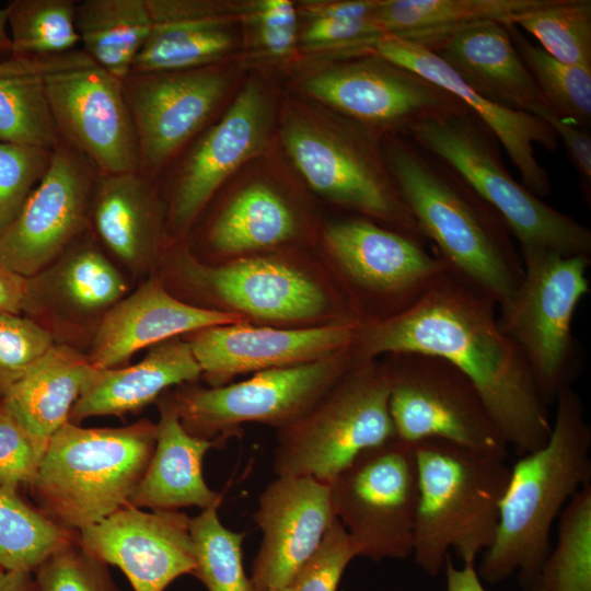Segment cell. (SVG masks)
<instances>
[{
    "mask_svg": "<svg viewBox=\"0 0 591 591\" xmlns=\"http://www.w3.org/2000/svg\"><path fill=\"white\" fill-rule=\"evenodd\" d=\"M496 302L449 268L410 308L358 326L356 358L418 352L463 372L509 448L521 456L548 439L552 420L529 366L501 332Z\"/></svg>",
    "mask_w": 591,
    "mask_h": 591,
    "instance_id": "obj_1",
    "label": "cell"
},
{
    "mask_svg": "<svg viewBox=\"0 0 591 591\" xmlns=\"http://www.w3.org/2000/svg\"><path fill=\"white\" fill-rule=\"evenodd\" d=\"M382 150L419 230L448 268L497 305L507 300L521 283L524 267L502 217L412 138L387 136Z\"/></svg>",
    "mask_w": 591,
    "mask_h": 591,
    "instance_id": "obj_2",
    "label": "cell"
},
{
    "mask_svg": "<svg viewBox=\"0 0 591 591\" xmlns=\"http://www.w3.org/2000/svg\"><path fill=\"white\" fill-rule=\"evenodd\" d=\"M547 441L510 468L493 544L482 554L479 578L498 583L519 573L528 590L549 549L555 519L591 482V429L578 393L557 395Z\"/></svg>",
    "mask_w": 591,
    "mask_h": 591,
    "instance_id": "obj_3",
    "label": "cell"
},
{
    "mask_svg": "<svg viewBox=\"0 0 591 591\" xmlns=\"http://www.w3.org/2000/svg\"><path fill=\"white\" fill-rule=\"evenodd\" d=\"M418 506L413 552L430 576L453 551L475 564L493 544L510 476L506 456L442 440L414 443Z\"/></svg>",
    "mask_w": 591,
    "mask_h": 591,
    "instance_id": "obj_4",
    "label": "cell"
},
{
    "mask_svg": "<svg viewBox=\"0 0 591 591\" xmlns=\"http://www.w3.org/2000/svg\"><path fill=\"white\" fill-rule=\"evenodd\" d=\"M157 441V424L115 428L67 421L50 438L28 487L35 507L57 525L79 532L128 506Z\"/></svg>",
    "mask_w": 591,
    "mask_h": 591,
    "instance_id": "obj_5",
    "label": "cell"
},
{
    "mask_svg": "<svg viewBox=\"0 0 591 591\" xmlns=\"http://www.w3.org/2000/svg\"><path fill=\"white\" fill-rule=\"evenodd\" d=\"M407 137L456 171L502 217L520 254H591V231L518 183L502 162L498 139L468 108L427 120Z\"/></svg>",
    "mask_w": 591,
    "mask_h": 591,
    "instance_id": "obj_6",
    "label": "cell"
},
{
    "mask_svg": "<svg viewBox=\"0 0 591 591\" xmlns=\"http://www.w3.org/2000/svg\"><path fill=\"white\" fill-rule=\"evenodd\" d=\"M389 394L384 364L355 357L305 415L278 430L275 474L329 483L359 454L395 439Z\"/></svg>",
    "mask_w": 591,
    "mask_h": 591,
    "instance_id": "obj_7",
    "label": "cell"
},
{
    "mask_svg": "<svg viewBox=\"0 0 591 591\" xmlns=\"http://www.w3.org/2000/svg\"><path fill=\"white\" fill-rule=\"evenodd\" d=\"M524 274L497 305L499 328L519 348L546 404L571 385L579 367L572 318L589 293L590 255L521 254Z\"/></svg>",
    "mask_w": 591,
    "mask_h": 591,
    "instance_id": "obj_8",
    "label": "cell"
},
{
    "mask_svg": "<svg viewBox=\"0 0 591 591\" xmlns=\"http://www.w3.org/2000/svg\"><path fill=\"white\" fill-rule=\"evenodd\" d=\"M155 276L194 306L279 324L313 321L331 311L325 291L293 266L269 257L207 264L187 239L166 244Z\"/></svg>",
    "mask_w": 591,
    "mask_h": 591,
    "instance_id": "obj_9",
    "label": "cell"
},
{
    "mask_svg": "<svg viewBox=\"0 0 591 591\" xmlns=\"http://www.w3.org/2000/svg\"><path fill=\"white\" fill-rule=\"evenodd\" d=\"M281 132L291 160L315 192L394 231L426 240L386 166L376 131L352 119L348 126L322 128L293 117Z\"/></svg>",
    "mask_w": 591,
    "mask_h": 591,
    "instance_id": "obj_10",
    "label": "cell"
},
{
    "mask_svg": "<svg viewBox=\"0 0 591 591\" xmlns=\"http://www.w3.org/2000/svg\"><path fill=\"white\" fill-rule=\"evenodd\" d=\"M355 360L352 347L327 358L265 370L221 386L185 383L171 390L179 421L200 439L222 443L241 425L258 422L277 430L305 415Z\"/></svg>",
    "mask_w": 591,
    "mask_h": 591,
    "instance_id": "obj_11",
    "label": "cell"
},
{
    "mask_svg": "<svg viewBox=\"0 0 591 591\" xmlns=\"http://www.w3.org/2000/svg\"><path fill=\"white\" fill-rule=\"evenodd\" d=\"M328 484L335 517L358 556L379 561L412 555L418 506L413 444L395 438L369 449Z\"/></svg>",
    "mask_w": 591,
    "mask_h": 591,
    "instance_id": "obj_12",
    "label": "cell"
},
{
    "mask_svg": "<svg viewBox=\"0 0 591 591\" xmlns=\"http://www.w3.org/2000/svg\"><path fill=\"white\" fill-rule=\"evenodd\" d=\"M385 356L389 408L398 440H442L507 457L508 443L463 372L431 355Z\"/></svg>",
    "mask_w": 591,
    "mask_h": 591,
    "instance_id": "obj_13",
    "label": "cell"
},
{
    "mask_svg": "<svg viewBox=\"0 0 591 591\" xmlns=\"http://www.w3.org/2000/svg\"><path fill=\"white\" fill-rule=\"evenodd\" d=\"M327 250L354 292L360 324L389 318L415 304L447 271L438 253L409 235L351 218L324 230ZM368 322V323H369Z\"/></svg>",
    "mask_w": 591,
    "mask_h": 591,
    "instance_id": "obj_14",
    "label": "cell"
},
{
    "mask_svg": "<svg viewBox=\"0 0 591 591\" xmlns=\"http://www.w3.org/2000/svg\"><path fill=\"white\" fill-rule=\"evenodd\" d=\"M135 286L88 230L26 278L21 314L42 327L54 344L86 354L106 314Z\"/></svg>",
    "mask_w": 591,
    "mask_h": 591,
    "instance_id": "obj_15",
    "label": "cell"
},
{
    "mask_svg": "<svg viewBox=\"0 0 591 591\" xmlns=\"http://www.w3.org/2000/svg\"><path fill=\"white\" fill-rule=\"evenodd\" d=\"M366 57L308 77L304 91L350 119L393 136H408L427 120L467 109L418 73L372 53Z\"/></svg>",
    "mask_w": 591,
    "mask_h": 591,
    "instance_id": "obj_16",
    "label": "cell"
},
{
    "mask_svg": "<svg viewBox=\"0 0 591 591\" xmlns=\"http://www.w3.org/2000/svg\"><path fill=\"white\" fill-rule=\"evenodd\" d=\"M229 80L220 68L130 72L123 81L136 129L139 166L157 179L204 130L222 101Z\"/></svg>",
    "mask_w": 591,
    "mask_h": 591,
    "instance_id": "obj_17",
    "label": "cell"
},
{
    "mask_svg": "<svg viewBox=\"0 0 591 591\" xmlns=\"http://www.w3.org/2000/svg\"><path fill=\"white\" fill-rule=\"evenodd\" d=\"M96 175L92 164L60 139L47 171L0 234V260L27 278L63 253L89 230Z\"/></svg>",
    "mask_w": 591,
    "mask_h": 591,
    "instance_id": "obj_18",
    "label": "cell"
},
{
    "mask_svg": "<svg viewBox=\"0 0 591 591\" xmlns=\"http://www.w3.org/2000/svg\"><path fill=\"white\" fill-rule=\"evenodd\" d=\"M46 95L58 136L101 174L138 171V141L123 81L92 60L57 70Z\"/></svg>",
    "mask_w": 591,
    "mask_h": 591,
    "instance_id": "obj_19",
    "label": "cell"
},
{
    "mask_svg": "<svg viewBox=\"0 0 591 591\" xmlns=\"http://www.w3.org/2000/svg\"><path fill=\"white\" fill-rule=\"evenodd\" d=\"M269 105L259 83L248 82L223 116L195 138L164 195L166 244L186 239L223 182L259 153L267 136Z\"/></svg>",
    "mask_w": 591,
    "mask_h": 591,
    "instance_id": "obj_20",
    "label": "cell"
},
{
    "mask_svg": "<svg viewBox=\"0 0 591 591\" xmlns=\"http://www.w3.org/2000/svg\"><path fill=\"white\" fill-rule=\"evenodd\" d=\"M359 323L303 328L255 326L242 322L204 327L182 336L209 386L240 374L314 362L354 346Z\"/></svg>",
    "mask_w": 591,
    "mask_h": 591,
    "instance_id": "obj_21",
    "label": "cell"
},
{
    "mask_svg": "<svg viewBox=\"0 0 591 591\" xmlns=\"http://www.w3.org/2000/svg\"><path fill=\"white\" fill-rule=\"evenodd\" d=\"M192 518L179 510L143 511L126 506L78 532L88 552L114 565L134 591H164L196 568Z\"/></svg>",
    "mask_w": 591,
    "mask_h": 591,
    "instance_id": "obj_22",
    "label": "cell"
},
{
    "mask_svg": "<svg viewBox=\"0 0 591 591\" xmlns=\"http://www.w3.org/2000/svg\"><path fill=\"white\" fill-rule=\"evenodd\" d=\"M253 517L263 532L251 577L255 591L290 587L336 518L329 484L277 476L259 495Z\"/></svg>",
    "mask_w": 591,
    "mask_h": 591,
    "instance_id": "obj_23",
    "label": "cell"
},
{
    "mask_svg": "<svg viewBox=\"0 0 591 591\" xmlns=\"http://www.w3.org/2000/svg\"><path fill=\"white\" fill-rule=\"evenodd\" d=\"M167 205L158 181L139 171L97 173L89 231L135 283L155 275L166 246Z\"/></svg>",
    "mask_w": 591,
    "mask_h": 591,
    "instance_id": "obj_24",
    "label": "cell"
},
{
    "mask_svg": "<svg viewBox=\"0 0 591 591\" xmlns=\"http://www.w3.org/2000/svg\"><path fill=\"white\" fill-rule=\"evenodd\" d=\"M372 54L418 73L456 96L496 136L520 172L522 185L538 198L549 195L548 173L538 164L534 144L553 151L558 138L544 120L483 99L434 53L418 44L385 36L375 44Z\"/></svg>",
    "mask_w": 591,
    "mask_h": 591,
    "instance_id": "obj_25",
    "label": "cell"
},
{
    "mask_svg": "<svg viewBox=\"0 0 591 591\" xmlns=\"http://www.w3.org/2000/svg\"><path fill=\"white\" fill-rule=\"evenodd\" d=\"M242 321L233 313L181 301L153 275L136 285L106 314L86 356L94 368H120L143 348L204 327Z\"/></svg>",
    "mask_w": 591,
    "mask_h": 591,
    "instance_id": "obj_26",
    "label": "cell"
},
{
    "mask_svg": "<svg viewBox=\"0 0 591 591\" xmlns=\"http://www.w3.org/2000/svg\"><path fill=\"white\" fill-rule=\"evenodd\" d=\"M427 49L473 92L494 104L540 119L553 111L502 23L480 21L462 26Z\"/></svg>",
    "mask_w": 591,
    "mask_h": 591,
    "instance_id": "obj_27",
    "label": "cell"
},
{
    "mask_svg": "<svg viewBox=\"0 0 591 591\" xmlns=\"http://www.w3.org/2000/svg\"><path fill=\"white\" fill-rule=\"evenodd\" d=\"M199 378L201 370L188 343L182 336L166 339L149 347L134 366L94 368L69 421L79 425L89 417L139 413L165 391Z\"/></svg>",
    "mask_w": 591,
    "mask_h": 591,
    "instance_id": "obj_28",
    "label": "cell"
},
{
    "mask_svg": "<svg viewBox=\"0 0 591 591\" xmlns=\"http://www.w3.org/2000/svg\"><path fill=\"white\" fill-rule=\"evenodd\" d=\"M155 403L160 416L155 448L128 505L158 511L186 507L205 509L222 501V495L206 484L202 461L208 450L224 443L188 433L179 421L171 390Z\"/></svg>",
    "mask_w": 591,
    "mask_h": 591,
    "instance_id": "obj_29",
    "label": "cell"
},
{
    "mask_svg": "<svg viewBox=\"0 0 591 591\" xmlns=\"http://www.w3.org/2000/svg\"><path fill=\"white\" fill-rule=\"evenodd\" d=\"M151 31L131 72H160L213 65L232 46L228 19L208 1L147 0Z\"/></svg>",
    "mask_w": 591,
    "mask_h": 591,
    "instance_id": "obj_30",
    "label": "cell"
},
{
    "mask_svg": "<svg viewBox=\"0 0 591 591\" xmlns=\"http://www.w3.org/2000/svg\"><path fill=\"white\" fill-rule=\"evenodd\" d=\"M93 370L85 352L54 344L0 403L44 453Z\"/></svg>",
    "mask_w": 591,
    "mask_h": 591,
    "instance_id": "obj_31",
    "label": "cell"
},
{
    "mask_svg": "<svg viewBox=\"0 0 591 591\" xmlns=\"http://www.w3.org/2000/svg\"><path fill=\"white\" fill-rule=\"evenodd\" d=\"M89 59L79 48L60 56L9 55L0 60V141L53 150L60 138L47 101L46 79Z\"/></svg>",
    "mask_w": 591,
    "mask_h": 591,
    "instance_id": "obj_32",
    "label": "cell"
},
{
    "mask_svg": "<svg viewBox=\"0 0 591 591\" xmlns=\"http://www.w3.org/2000/svg\"><path fill=\"white\" fill-rule=\"evenodd\" d=\"M546 0H381L375 21L386 36L426 48L480 21L511 23Z\"/></svg>",
    "mask_w": 591,
    "mask_h": 591,
    "instance_id": "obj_33",
    "label": "cell"
},
{
    "mask_svg": "<svg viewBox=\"0 0 591 591\" xmlns=\"http://www.w3.org/2000/svg\"><path fill=\"white\" fill-rule=\"evenodd\" d=\"M81 50L124 81L151 31L147 0H83L76 4Z\"/></svg>",
    "mask_w": 591,
    "mask_h": 591,
    "instance_id": "obj_34",
    "label": "cell"
},
{
    "mask_svg": "<svg viewBox=\"0 0 591 591\" xmlns=\"http://www.w3.org/2000/svg\"><path fill=\"white\" fill-rule=\"evenodd\" d=\"M297 233L294 216L271 187L254 183L240 190L213 217L206 243L220 255H235L273 247Z\"/></svg>",
    "mask_w": 591,
    "mask_h": 591,
    "instance_id": "obj_35",
    "label": "cell"
},
{
    "mask_svg": "<svg viewBox=\"0 0 591 591\" xmlns=\"http://www.w3.org/2000/svg\"><path fill=\"white\" fill-rule=\"evenodd\" d=\"M559 515L555 545L528 591H591V482Z\"/></svg>",
    "mask_w": 591,
    "mask_h": 591,
    "instance_id": "obj_36",
    "label": "cell"
},
{
    "mask_svg": "<svg viewBox=\"0 0 591 591\" xmlns=\"http://www.w3.org/2000/svg\"><path fill=\"white\" fill-rule=\"evenodd\" d=\"M20 494L0 489V569L33 572L54 551L76 540Z\"/></svg>",
    "mask_w": 591,
    "mask_h": 591,
    "instance_id": "obj_37",
    "label": "cell"
},
{
    "mask_svg": "<svg viewBox=\"0 0 591 591\" xmlns=\"http://www.w3.org/2000/svg\"><path fill=\"white\" fill-rule=\"evenodd\" d=\"M73 0H15L9 3V55L60 56L79 48Z\"/></svg>",
    "mask_w": 591,
    "mask_h": 591,
    "instance_id": "obj_38",
    "label": "cell"
},
{
    "mask_svg": "<svg viewBox=\"0 0 591 591\" xmlns=\"http://www.w3.org/2000/svg\"><path fill=\"white\" fill-rule=\"evenodd\" d=\"M511 42L552 109L588 128L591 123V70L564 63L533 44L515 25L505 24Z\"/></svg>",
    "mask_w": 591,
    "mask_h": 591,
    "instance_id": "obj_39",
    "label": "cell"
},
{
    "mask_svg": "<svg viewBox=\"0 0 591 591\" xmlns=\"http://www.w3.org/2000/svg\"><path fill=\"white\" fill-rule=\"evenodd\" d=\"M511 24L530 33L555 59L591 70L590 0H546Z\"/></svg>",
    "mask_w": 591,
    "mask_h": 591,
    "instance_id": "obj_40",
    "label": "cell"
},
{
    "mask_svg": "<svg viewBox=\"0 0 591 591\" xmlns=\"http://www.w3.org/2000/svg\"><path fill=\"white\" fill-rule=\"evenodd\" d=\"M218 501L192 518L190 531L195 544L194 576L209 591H255L243 567L245 533L231 531L219 518Z\"/></svg>",
    "mask_w": 591,
    "mask_h": 591,
    "instance_id": "obj_41",
    "label": "cell"
},
{
    "mask_svg": "<svg viewBox=\"0 0 591 591\" xmlns=\"http://www.w3.org/2000/svg\"><path fill=\"white\" fill-rule=\"evenodd\" d=\"M108 566L76 540L49 554L32 572L34 591H120Z\"/></svg>",
    "mask_w": 591,
    "mask_h": 591,
    "instance_id": "obj_42",
    "label": "cell"
},
{
    "mask_svg": "<svg viewBox=\"0 0 591 591\" xmlns=\"http://www.w3.org/2000/svg\"><path fill=\"white\" fill-rule=\"evenodd\" d=\"M50 157L48 149L0 141V234L47 171Z\"/></svg>",
    "mask_w": 591,
    "mask_h": 591,
    "instance_id": "obj_43",
    "label": "cell"
},
{
    "mask_svg": "<svg viewBox=\"0 0 591 591\" xmlns=\"http://www.w3.org/2000/svg\"><path fill=\"white\" fill-rule=\"evenodd\" d=\"M53 345L50 336L32 320L0 313V402Z\"/></svg>",
    "mask_w": 591,
    "mask_h": 591,
    "instance_id": "obj_44",
    "label": "cell"
},
{
    "mask_svg": "<svg viewBox=\"0 0 591 591\" xmlns=\"http://www.w3.org/2000/svg\"><path fill=\"white\" fill-rule=\"evenodd\" d=\"M356 556L358 553L351 538L335 518L290 587L293 591H336L346 567Z\"/></svg>",
    "mask_w": 591,
    "mask_h": 591,
    "instance_id": "obj_45",
    "label": "cell"
},
{
    "mask_svg": "<svg viewBox=\"0 0 591 591\" xmlns=\"http://www.w3.org/2000/svg\"><path fill=\"white\" fill-rule=\"evenodd\" d=\"M42 450L0 403V489H28L39 466Z\"/></svg>",
    "mask_w": 591,
    "mask_h": 591,
    "instance_id": "obj_46",
    "label": "cell"
},
{
    "mask_svg": "<svg viewBox=\"0 0 591 591\" xmlns=\"http://www.w3.org/2000/svg\"><path fill=\"white\" fill-rule=\"evenodd\" d=\"M385 36L375 19L312 18L302 43L310 48H340L367 55Z\"/></svg>",
    "mask_w": 591,
    "mask_h": 591,
    "instance_id": "obj_47",
    "label": "cell"
},
{
    "mask_svg": "<svg viewBox=\"0 0 591 591\" xmlns=\"http://www.w3.org/2000/svg\"><path fill=\"white\" fill-rule=\"evenodd\" d=\"M262 46L276 57L288 55L297 40V11L289 0H264L255 5Z\"/></svg>",
    "mask_w": 591,
    "mask_h": 591,
    "instance_id": "obj_48",
    "label": "cell"
},
{
    "mask_svg": "<svg viewBox=\"0 0 591 591\" xmlns=\"http://www.w3.org/2000/svg\"><path fill=\"white\" fill-rule=\"evenodd\" d=\"M560 138L565 144L568 157L575 166L583 196L591 197V136L587 128L575 125L555 112L548 111L541 116Z\"/></svg>",
    "mask_w": 591,
    "mask_h": 591,
    "instance_id": "obj_49",
    "label": "cell"
},
{
    "mask_svg": "<svg viewBox=\"0 0 591 591\" xmlns=\"http://www.w3.org/2000/svg\"><path fill=\"white\" fill-rule=\"evenodd\" d=\"M26 278L0 260V313L21 314Z\"/></svg>",
    "mask_w": 591,
    "mask_h": 591,
    "instance_id": "obj_50",
    "label": "cell"
},
{
    "mask_svg": "<svg viewBox=\"0 0 591 591\" xmlns=\"http://www.w3.org/2000/svg\"><path fill=\"white\" fill-rule=\"evenodd\" d=\"M443 569L447 576V591H487L475 564H463L461 568H457L449 554Z\"/></svg>",
    "mask_w": 591,
    "mask_h": 591,
    "instance_id": "obj_51",
    "label": "cell"
},
{
    "mask_svg": "<svg viewBox=\"0 0 591 591\" xmlns=\"http://www.w3.org/2000/svg\"><path fill=\"white\" fill-rule=\"evenodd\" d=\"M0 591H34L33 573L0 569Z\"/></svg>",
    "mask_w": 591,
    "mask_h": 591,
    "instance_id": "obj_52",
    "label": "cell"
},
{
    "mask_svg": "<svg viewBox=\"0 0 591 591\" xmlns=\"http://www.w3.org/2000/svg\"><path fill=\"white\" fill-rule=\"evenodd\" d=\"M9 11V4L0 9V54H10L11 51V38L8 25Z\"/></svg>",
    "mask_w": 591,
    "mask_h": 591,
    "instance_id": "obj_53",
    "label": "cell"
},
{
    "mask_svg": "<svg viewBox=\"0 0 591 591\" xmlns=\"http://www.w3.org/2000/svg\"><path fill=\"white\" fill-rule=\"evenodd\" d=\"M269 591H293V589L291 587H286V588H281V589H273V590H269Z\"/></svg>",
    "mask_w": 591,
    "mask_h": 591,
    "instance_id": "obj_54",
    "label": "cell"
}]
</instances>
